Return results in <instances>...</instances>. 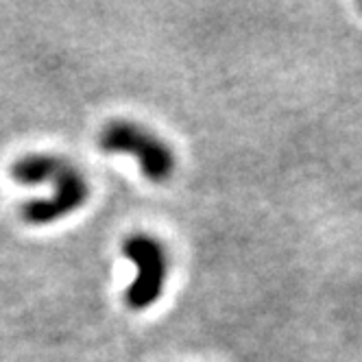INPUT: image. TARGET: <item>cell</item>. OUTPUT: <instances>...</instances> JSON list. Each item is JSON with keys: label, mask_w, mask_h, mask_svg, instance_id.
Listing matches in <instances>:
<instances>
[{"label": "cell", "mask_w": 362, "mask_h": 362, "mask_svg": "<svg viewBox=\"0 0 362 362\" xmlns=\"http://www.w3.org/2000/svg\"><path fill=\"white\" fill-rule=\"evenodd\" d=\"M98 148L107 155H129L140 166V173L153 181L164 184L175 175L177 160L173 148L146 127L134 120H112L98 134Z\"/></svg>", "instance_id": "1"}, {"label": "cell", "mask_w": 362, "mask_h": 362, "mask_svg": "<svg viewBox=\"0 0 362 362\" xmlns=\"http://www.w3.org/2000/svg\"><path fill=\"white\" fill-rule=\"evenodd\" d=\"M122 255L136 269V277L124 291L132 310H148L158 303L168 281V251L151 234H132L122 243Z\"/></svg>", "instance_id": "2"}, {"label": "cell", "mask_w": 362, "mask_h": 362, "mask_svg": "<svg viewBox=\"0 0 362 362\" xmlns=\"http://www.w3.org/2000/svg\"><path fill=\"white\" fill-rule=\"evenodd\" d=\"M50 186H53V194L44 199H33L22 208L24 223L33 227L59 223L70 214L79 212L90 199V186L86 175L70 162L64 164V168Z\"/></svg>", "instance_id": "3"}, {"label": "cell", "mask_w": 362, "mask_h": 362, "mask_svg": "<svg viewBox=\"0 0 362 362\" xmlns=\"http://www.w3.org/2000/svg\"><path fill=\"white\" fill-rule=\"evenodd\" d=\"M66 162L53 153H29L11 166V179L20 186H50Z\"/></svg>", "instance_id": "4"}, {"label": "cell", "mask_w": 362, "mask_h": 362, "mask_svg": "<svg viewBox=\"0 0 362 362\" xmlns=\"http://www.w3.org/2000/svg\"><path fill=\"white\" fill-rule=\"evenodd\" d=\"M360 7H362V5H360Z\"/></svg>", "instance_id": "5"}]
</instances>
